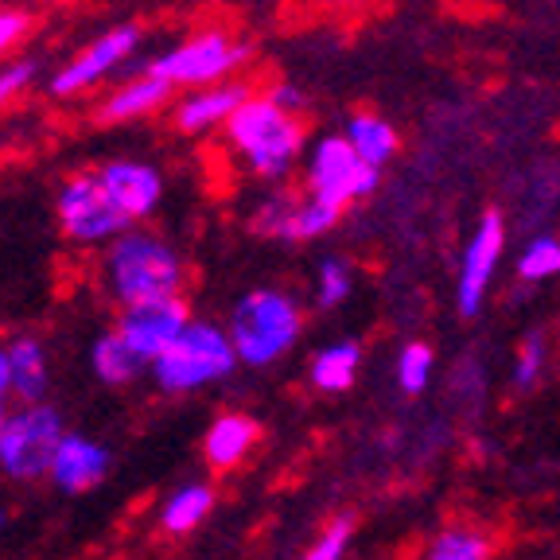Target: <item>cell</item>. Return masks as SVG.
I'll list each match as a JSON object with an SVG mask.
<instances>
[{"mask_svg": "<svg viewBox=\"0 0 560 560\" xmlns=\"http://www.w3.org/2000/svg\"><path fill=\"white\" fill-rule=\"evenodd\" d=\"M105 289L121 312L140 304H160L184 292V261L160 234L132 226L105 249Z\"/></svg>", "mask_w": 560, "mask_h": 560, "instance_id": "1", "label": "cell"}, {"mask_svg": "<svg viewBox=\"0 0 560 560\" xmlns=\"http://www.w3.org/2000/svg\"><path fill=\"white\" fill-rule=\"evenodd\" d=\"M226 140L234 156L245 164V172L257 175V179H269V184H280L304 156L307 129L296 114L280 109L272 97L254 94L230 117Z\"/></svg>", "mask_w": 560, "mask_h": 560, "instance_id": "2", "label": "cell"}, {"mask_svg": "<svg viewBox=\"0 0 560 560\" xmlns=\"http://www.w3.org/2000/svg\"><path fill=\"white\" fill-rule=\"evenodd\" d=\"M304 315L300 304L280 289H254L245 292L230 315V339H234L237 362L245 366H269L280 354H289L300 339Z\"/></svg>", "mask_w": 560, "mask_h": 560, "instance_id": "3", "label": "cell"}, {"mask_svg": "<svg viewBox=\"0 0 560 560\" xmlns=\"http://www.w3.org/2000/svg\"><path fill=\"white\" fill-rule=\"evenodd\" d=\"M237 366V350L226 327L191 319L187 331L152 362V377L164 394H195L230 377Z\"/></svg>", "mask_w": 560, "mask_h": 560, "instance_id": "4", "label": "cell"}, {"mask_svg": "<svg viewBox=\"0 0 560 560\" xmlns=\"http://www.w3.org/2000/svg\"><path fill=\"white\" fill-rule=\"evenodd\" d=\"M245 62H249V44H237L222 27H207L160 51L144 70L164 79L172 90H207L230 82Z\"/></svg>", "mask_w": 560, "mask_h": 560, "instance_id": "5", "label": "cell"}, {"mask_svg": "<svg viewBox=\"0 0 560 560\" xmlns=\"http://www.w3.org/2000/svg\"><path fill=\"white\" fill-rule=\"evenodd\" d=\"M382 184V167L366 164L350 149L342 132H327L312 144L304 164V187L312 199L327 202L335 210H347L354 202L370 199Z\"/></svg>", "mask_w": 560, "mask_h": 560, "instance_id": "6", "label": "cell"}, {"mask_svg": "<svg viewBox=\"0 0 560 560\" xmlns=\"http://www.w3.org/2000/svg\"><path fill=\"white\" fill-rule=\"evenodd\" d=\"M62 417L51 405H24L0 424V471L16 482L47 479L62 444Z\"/></svg>", "mask_w": 560, "mask_h": 560, "instance_id": "7", "label": "cell"}, {"mask_svg": "<svg viewBox=\"0 0 560 560\" xmlns=\"http://www.w3.org/2000/svg\"><path fill=\"white\" fill-rule=\"evenodd\" d=\"M55 214H59V226L70 242L79 245H114L121 234H129L132 222L121 214L109 191H105L102 175L79 172L70 175L67 184L55 195Z\"/></svg>", "mask_w": 560, "mask_h": 560, "instance_id": "8", "label": "cell"}, {"mask_svg": "<svg viewBox=\"0 0 560 560\" xmlns=\"http://www.w3.org/2000/svg\"><path fill=\"white\" fill-rule=\"evenodd\" d=\"M140 39H144V32H140L137 24H117V27H109V32H102L97 39H90L74 59H67L55 70L51 82H47V94L79 97V94H86V90H94L97 82L117 74V70L137 55Z\"/></svg>", "mask_w": 560, "mask_h": 560, "instance_id": "9", "label": "cell"}, {"mask_svg": "<svg viewBox=\"0 0 560 560\" xmlns=\"http://www.w3.org/2000/svg\"><path fill=\"white\" fill-rule=\"evenodd\" d=\"M502 249H506V222L499 210H487L475 226V234L464 245V261H459V284H455V304L459 315H475L487 300L490 277L499 272Z\"/></svg>", "mask_w": 560, "mask_h": 560, "instance_id": "10", "label": "cell"}, {"mask_svg": "<svg viewBox=\"0 0 560 560\" xmlns=\"http://www.w3.org/2000/svg\"><path fill=\"white\" fill-rule=\"evenodd\" d=\"M187 324H191V315H187L184 296H175V300H160V304L129 307V312H121L114 331L129 342V350L144 366H152L187 331Z\"/></svg>", "mask_w": 560, "mask_h": 560, "instance_id": "11", "label": "cell"}, {"mask_svg": "<svg viewBox=\"0 0 560 560\" xmlns=\"http://www.w3.org/2000/svg\"><path fill=\"white\" fill-rule=\"evenodd\" d=\"M249 97H254V86L242 79L219 82V86H207V90H187L184 97L172 102V125L179 132H187V137L226 129L230 117H234Z\"/></svg>", "mask_w": 560, "mask_h": 560, "instance_id": "12", "label": "cell"}, {"mask_svg": "<svg viewBox=\"0 0 560 560\" xmlns=\"http://www.w3.org/2000/svg\"><path fill=\"white\" fill-rule=\"evenodd\" d=\"M97 175H102L109 199L121 207V214L132 226L140 219H149L152 210L160 207V199H164V175H160V167L144 164V160H105L97 167Z\"/></svg>", "mask_w": 560, "mask_h": 560, "instance_id": "13", "label": "cell"}, {"mask_svg": "<svg viewBox=\"0 0 560 560\" xmlns=\"http://www.w3.org/2000/svg\"><path fill=\"white\" fill-rule=\"evenodd\" d=\"M109 447L97 444L90 436H79V432H67L51 459V487H59L62 494H86L97 482L109 475Z\"/></svg>", "mask_w": 560, "mask_h": 560, "instance_id": "14", "label": "cell"}, {"mask_svg": "<svg viewBox=\"0 0 560 560\" xmlns=\"http://www.w3.org/2000/svg\"><path fill=\"white\" fill-rule=\"evenodd\" d=\"M172 102H175V90L164 79L149 74V70H140V74H132V79H125L121 86L105 94V102L97 105V121L129 125L140 121V117H152L156 109H164Z\"/></svg>", "mask_w": 560, "mask_h": 560, "instance_id": "15", "label": "cell"}, {"mask_svg": "<svg viewBox=\"0 0 560 560\" xmlns=\"http://www.w3.org/2000/svg\"><path fill=\"white\" fill-rule=\"evenodd\" d=\"M257 420L245 417V412H222L214 424L207 429V440H202V452H207V464L214 471H230L234 464H242L249 447L257 444Z\"/></svg>", "mask_w": 560, "mask_h": 560, "instance_id": "16", "label": "cell"}, {"mask_svg": "<svg viewBox=\"0 0 560 560\" xmlns=\"http://www.w3.org/2000/svg\"><path fill=\"white\" fill-rule=\"evenodd\" d=\"M9 366H12V397L24 405H44L51 389V370H47V350L32 335H16L9 342Z\"/></svg>", "mask_w": 560, "mask_h": 560, "instance_id": "17", "label": "cell"}, {"mask_svg": "<svg viewBox=\"0 0 560 560\" xmlns=\"http://www.w3.org/2000/svg\"><path fill=\"white\" fill-rule=\"evenodd\" d=\"M342 137H347L350 149L374 167H385L401 152V132H397V125L382 114H370V109L350 114L347 125H342Z\"/></svg>", "mask_w": 560, "mask_h": 560, "instance_id": "18", "label": "cell"}, {"mask_svg": "<svg viewBox=\"0 0 560 560\" xmlns=\"http://www.w3.org/2000/svg\"><path fill=\"white\" fill-rule=\"evenodd\" d=\"M90 370H94L97 382H105V385H129L132 377H140V370H149V366L132 354L121 335L105 331L90 342Z\"/></svg>", "mask_w": 560, "mask_h": 560, "instance_id": "19", "label": "cell"}, {"mask_svg": "<svg viewBox=\"0 0 560 560\" xmlns=\"http://www.w3.org/2000/svg\"><path fill=\"white\" fill-rule=\"evenodd\" d=\"M359 362H362L359 342H335V347H324L312 359V385L315 389H324V394H342V389H350V382L359 377Z\"/></svg>", "mask_w": 560, "mask_h": 560, "instance_id": "20", "label": "cell"}, {"mask_svg": "<svg viewBox=\"0 0 560 560\" xmlns=\"http://www.w3.org/2000/svg\"><path fill=\"white\" fill-rule=\"evenodd\" d=\"M214 510V490L207 482H191V487H179L172 499L160 510V525L167 534H191L195 525H202V517Z\"/></svg>", "mask_w": 560, "mask_h": 560, "instance_id": "21", "label": "cell"}, {"mask_svg": "<svg viewBox=\"0 0 560 560\" xmlns=\"http://www.w3.org/2000/svg\"><path fill=\"white\" fill-rule=\"evenodd\" d=\"M339 219H342V210H335V207H327V202L304 195V199H296V207H292V214H289L284 242H312V237H324L339 226Z\"/></svg>", "mask_w": 560, "mask_h": 560, "instance_id": "22", "label": "cell"}, {"mask_svg": "<svg viewBox=\"0 0 560 560\" xmlns=\"http://www.w3.org/2000/svg\"><path fill=\"white\" fill-rule=\"evenodd\" d=\"M517 277L525 284H541L549 277H560V237L557 234H541L525 245L522 257H517Z\"/></svg>", "mask_w": 560, "mask_h": 560, "instance_id": "23", "label": "cell"}, {"mask_svg": "<svg viewBox=\"0 0 560 560\" xmlns=\"http://www.w3.org/2000/svg\"><path fill=\"white\" fill-rule=\"evenodd\" d=\"M350 296V265L342 257H324L315 269V304L339 307Z\"/></svg>", "mask_w": 560, "mask_h": 560, "instance_id": "24", "label": "cell"}, {"mask_svg": "<svg viewBox=\"0 0 560 560\" xmlns=\"http://www.w3.org/2000/svg\"><path fill=\"white\" fill-rule=\"evenodd\" d=\"M432 377V347L424 342H409L397 354V382H401L405 394H420Z\"/></svg>", "mask_w": 560, "mask_h": 560, "instance_id": "25", "label": "cell"}, {"mask_svg": "<svg viewBox=\"0 0 560 560\" xmlns=\"http://www.w3.org/2000/svg\"><path fill=\"white\" fill-rule=\"evenodd\" d=\"M292 207H296V199H292V195L272 191V195H265V199L257 202V207H254V219H249V222H254L257 234L277 237V242H284V226H289Z\"/></svg>", "mask_w": 560, "mask_h": 560, "instance_id": "26", "label": "cell"}, {"mask_svg": "<svg viewBox=\"0 0 560 560\" xmlns=\"http://www.w3.org/2000/svg\"><path fill=\"white\" fill-rule=\"evenodd\" d=\"M429 560H487V541L467 529H452L432 545Z\"/></svg>", "mask_w": 560, "mask_h": 560, "instance_id": "27", "label": "cell"}, {"mask_svg": "<svg viewBox=\"0 0 560 560\" xmlns=\"http://www.w3.org/2000/svg\"><path fill=\"white\" fill-rule=\"evenodd\" d=\"M541 366H545V342H541V335H529V339L522 342V350H517L514 389H529V385L537 382V374H541Z\"/></svg>", "mask_w": 560, "mask_h": 560, "instance_id": "28", "label": "cell"}, {"mask_svg": "<svg viewBox=\"0 0 560 560\" xmlns=\"http://www.w3.org/2000/svg\"><path fill=\"white\" fill-rule=\"evenodd\" d=\"M35 79V62L32 59H9L0 62V109L12 102V97H20L27 86H32Z\"/></svg>", "mask_w": 560, "mask_h": 560, "instance_id": "29", "label": "cell"}, {"mask_svg": "<svg viewBox=\"0 0 560 560\" xmlns=\"http://www.w3.org/2000/svg\"><path fill=\"white\" fill-rule=\"evenodd\" d=\"M350 534H354L350 517H339V522L327 525V534L312 545V552H307L304 560H342V552H347V545H350Z\"/></svg>", "mask_w": 560, "mask_h": 560, "instance_id": "30", "label": "cell"}, {"mask_svg": "<svg viewBox=\"0 0 560 560\" xmlns=\"http://www.w3.org/2000/svg\"><path fill=\"white\" fill-rule=\"evenodd\" d=\"M27 35V16L16 9H0V59Z\"/></svg>", "mask_w": 560, "mask_h": 560, "instance_id": "31", "label": "cell"}, {"mask_svg": "<svg viewBox=\"0 0 560 560\" xmlns=\"http://www.w3.org/2000/svg\"><path fill=\"white\" fill-rule=\"evenodd\" d=\"M265 97H272V102L280 105V109H289V114H304L307 109V97H304V90H296L292 82H272L269 90H261Z\"/></svg>", "mask_w": 560, "mask_h": 560, "instance_id": "32", "label": "cell"}, {"mask_svg": "<svg viewBox=\"0 0 560 560\" xmlns=\"http://www.w3.org/2000/svg\"><path fill=\"white\" fill-rule=\"evenodd\" d=\"M9 397H12V366H9V350L0 347V424L12 417V412H9Z\"/></svg>", "mask_w": 560, "mask_h": 560, "instance_id": "33", "label": "cell"}, {"mask_svg": "<svg viewBox=\"0 0 560 560\" xmlns=\"http://www.w3.org/2000/svg\"><path fill=\"white\" fill-rule=\"evenodd\" d=\"M331 4H347L350 9V4H366V0H331Z\"/></svg>", "mask_w": 560, "mask_h": 560, "instance_id": "34", "label": "cell"}, {"mask_svg": "<svg viewBox=\"0 0 560 560\" xmlns=\"http://www.w3.org/2000/svg\"><path fill=\"white\" fill-rule=\"evenodd\" d=\"M4 522H9V514H4V506H0V529H4Z\"/></svg>", "mask_w": 560, "mask_h": 560, "instance_id": "35", "label": "cell"}]
</instances>
